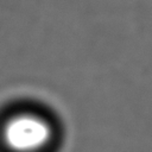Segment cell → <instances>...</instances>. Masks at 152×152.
I'll list each match as a JSON object with an SVG mask.
<instances>
[{
  "instance_id": "cell-1",
  "label": "cell",
  "mask_w": 152,
  "mask_h": 152,
  "mask_svg": "<svg viewBox=\"0 0 152 152\" xmlns=\"http://www.w3.org/2000/svg\"><path fill=\"white\" fill-rule=\"evenodd\" d=\"M55 125L43 114L23 110L8 116L0 129L7 152H48L56 141Z\"/></svg>"
}]
</instances>
